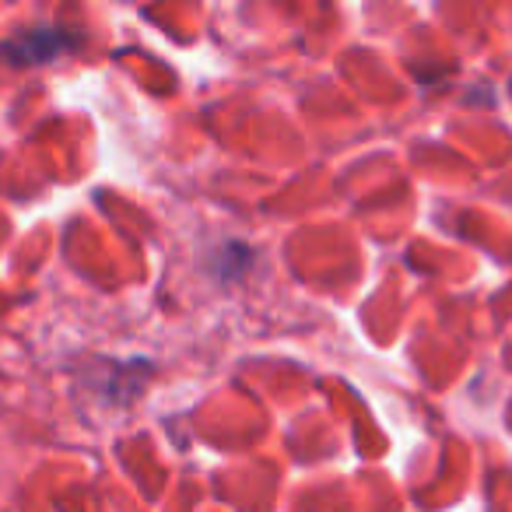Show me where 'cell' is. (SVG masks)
Here are the masks:
<instances>
[{
	"label": "cell",
	"mask_w": 512,
	"mask_h": 512,
	"mask_svg": "<svg viewBox=\"0 0 512 512\" xmlns=\"http://www.w3.org/2000/svg\"><path fill=\"white\" fill-rule=\"evenodd\" d=\"M64 46H71V39L60 36L57 29H29L15 43L0 46V53H18V60H25V64H39V60L57 57Z\"/></svg>",
	"instance_id": "obj_1"
}]
</instances>
